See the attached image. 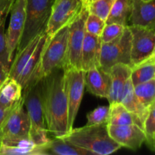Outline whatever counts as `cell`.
I'll return each instance as SVG.
<instances>
[{"label": "cell", "instance_id": "ba28073f", "mask_svg": "<svg viewBox=\"0 0 155 155\" xmlns=\"http://www.w3.org/2000/svg\"><path fill=\"white\" fill-rule=\"evenodd\" d=\"M64 88L68 107V133L74 127L85 89V71L81 69L64 70Z\"/></svg>", "mask_w": 155, "mask_h": 155}, {"label": "cell", "instance_id": "f1b7e54d", "mask_svg": "<svg viewBox=\"0 0 155 155\" xmlns=\"http://www.w3.org/2000/svg\"><path fill=\"white\" fill-rule=\"evenodd\" d=\"M115 1L116 0H96L89 4L87 3L89 13L93 14L106 21Z\"/></svg>", "mask_w": 155, "mask_h": 155}, {"label": "cell", "instance_id": "4dcf8cb0", "mask_svg": "<svg viewBox=\"0 0 155 155\" xmlns=\"http://www.w3.org/2000/svg\"><path fill=\"white\" fill-rule=\"evenodd\" d=\"M144 132L146 136L147 143L155 150V104L149 109L144 122Z\"/></svg>", "mask_w": 155, "mask_h": 155}, {"label": "cell", "instance_id": "3957f363", "mask_svg": "<svg viewBox=\"0 0 155 155\" xmlns=\"http://www.w3.org/2000/svg\"><path fill=\"white\" fill-rule=\"evenodd\" d=\"M24 106L30 119L29 139L38 146H45L50 140L41 95V80L23 90Z\"/></svg>", "mask_w": 155, "mask_h": 155}, {"label": "cell", "instance_id": "cb8c5ba5", "mask_svg": "<svg viewBox=\"0 0 155 155\" xmlns=\"http://www.w3.org/2000/svg\"><path fill=\"white\" fill-rule=\"evenodd\" d=\"M110 115L108 124L137 125L144 130V123L134 114L129 111L121 103L110 105Z\"/></svg>", "mask_w": 155, "mask_h": 155}, {"label": "cell", "instance_id": "7c38bea8", "mask_svg": "<svg viewBox=\"0 0 155 155\" xmlns=\"http://www.w3.org/2000/svg\"><path fill=\"white\" fill-rule=\"evenodd\" d=\"M27 0H15L11 7V18L8 27L5 33L8 51L11 58L16 50L24 28Z\"/></svg>", "mask_w": 155, "mask_h": 155}, {"label": "cell", "instance_id": "d4e9b609", "mask_svg": "<svg viewBox=\"0 0 155 155\" xmlns=\"http://www.w3.org/2000/svg\"><path fill=\"white\" fill-rule=\"evenodd\" d=\"M132 8L133 0H116L106 20V24H118L126 27L128 25Z\"/></svg>", "mask_w": 155, "mask_h": 155}, {"label": "cell", "instance_id": "836d02e7", "mask_svg": "<svg viewBox=\"0 0 155 155\" xmlns=\"http://www.w3.org/2000/svg\"><path fill=\"white\" fill-rule=\"evenodd\" d=\"M14 1L15 0H0V16L5 12H10Z\"/></svg>", "mask_w": 155, "mask_h": 155}, {"label": "cell", "instance_id": "1f68e13d", "mask_svg": "<svg viewBox=\"0 0 155 155\" xmlns=\"http://www.w3.org/2000/svg\"><path fill=\"white\" fill-rule=\"evenodd\" d=\"M106 25L105 21L99 17L89 13L86 21V31L94 36H101Z\"/></svg>", "mask_w": 155, "mask_h": 155}, {"label": "cell", "instance_id": "9c48e42d", "mask_svg": "<svg viewBox=\"0 0 155 155\" xmlns=\"http://www.w3.org/2000/svg\"><path fill=\"white\" fill-rule=\"evenodd\" d=\"M84 0H54L45 33L51 36L69 26L80 14Z\"/></svg>", "mask_w": 155, "mask_h": 155}, {"label": "cell", "instance_id": "9a60e30c", "mask_svg": "<svg viewBox=\"0 0 155 155\" xmlns=\"http://www.w3.org/2000/svg\"><path fill=\"white\" fill-rule=\"evenodd\" d=\"M129 22L130 25L145 27L155 32V0L148 2L133 0Z\"/></svg>", "mask_w": 155, "mask_h": 155}, {"label": "cell", "instance_id": "8992f818", "mask_svg": "<svg viewBox=\"0 0 155 155\" xmlns=\"http://www.w3.org/2000/svg\"><path fill=\"white\" fill-rule=\"evenodd\" d=\"M132 35L128 25L120 37L112 42L101 44L100 68L109 73L110 68L118 64H124L133 68L131 61Z\"/></svg>", "mask_w": 155, "mask_h": 155}, {"label": "cell", "instance_id": "8fae6325", "mask_svg": "<svg viewBox=\"0 0 155 155\" xmlns=\"http://www.w3.org/2000/svg\"><path fill=\"white\" fill-rule=\"evenodd\" d=\"M128 27L132 35L131 61L133 68L152 54L155 47V32L139 26Z\"/></svg>", "mask_w": 155, "mask_h": 155}, {"label": "cell", "instance_id": "ab89813d", "mask_svg": "<svg viewBox=\"0 0 155 155\" xmlns=\"http://www.w3.org/2000/svg\"><path fill=\"white\" fill-rule=\"evenodd\" d=\"M154 78H155V77H154Z\"/></svg>", "mask_w": 155, "mask_h": 155}, {"label": "cell", "instance_id": "83f0119b", "mask_svg": "<svg viewBox=\"0 0 155 155\" xmlns=\"http://www.w3.org/2000/svg\"><path fill=\"white\" fill-rule=\"evenodd\" d=\"M8 13L10 12H5L0 16V64H2L8 71H9L11 64L12 63V59L11 58L8 51L5 31L6 18Z\"/></svg>", "mask_w": 155, "mask_h": 155}, {"label": "cell", "instance_id": "5bb4252c", "mask_svg": "<svg viewBox=\"0 0 155 155\" xmlns=\"http://www.w3.org/2000/svg\"><path fill=\"white\" fill-rule=\"evenodd\" d=\"M101 44L100 36H94L86 32L81 50V70L86 72L92 68H100Z\"/></svg>", "mask_w": 155, "mask_h": 155}, {"label": "cell", "instance_id": "2e32d148", "mask_svg": "<svg viewBox=\"0 0 155 155\" xmlns=\"http://www.w3.org/2000/svg\"><path fill=\"white\" fill-rule=\"evenodd\" d=\"M110 75L101 68L85 72V86L89 92L99 98H107L110 87Z\"/></svg>", "mask_w": 155, "mask_h": 155}, {"label": "cell", "instance_id": "7a4b0ae2", "mask_svg": "<svg viewBox=\"0 0 155 155\" xmlns=\"http://www.w3.org/2000/svg\"><path fill=\"white\" fill-rule=\"evenodd\" d=\"M107 125L108 124H103L73 128L62 138L80 148L90 151L93 155L113 154L122 146L110 137Z\"/></svg>", "mask_w": 155, "mask_h": 155}, {"label": "cell", "instance_id": "e575fe53", "mask_svg": "<svg viewBox=\"0 0 155 155\" xmlns=\"http://www.w3.org/2000/svg\"><path fill=\"white\" fill-rule=\"evenodd\" d=\"M15 107H10V108H5V107H1V106H0V127L2 125V124L4 123L5 120L7 118V117L9 115V114H10L11 112L12 111V110L15 108Z\"/></svg>", "mask_w": 155, "mask_h": 155}, {"label": "cell", "instance_id": "4fadbf2b", "mask_svg": "<svg viewBox=\"0 0 155 155\" xmlns=\"http://www.w3.org/2000/svg\"><path fill=\"white\" fill-rule=\"evenodd\" d=\"M110 137L122 147L137 150L146 141L145 132L137 125H112L108 124Z\"/></svg>", "mask_w": 155, "mask_h": 155}, {"label": "cell", "instance_id": "ac0fdd59", "mask_svg": "<svg viewBox=\"0 0 155 155\" xmlns=\"http://www.w3.org/2000/svg\"><path fill=\"white\" fill-rule=\"evenodd\" d=\"M0 155H46V150L29 138L3 140L0 142Z\"/></svg>", "mask_w": 155, "mask_h": 155}, {"label": "cell", "instance_id": "7402d4cb", "mask_svg": "<svg viewBox=\"0 0 155 155\" xmlns=\"http://www.w3.org/2000/svg\"><path fill=\"white\" fill-rule=\"evenodd\" d=\"M46 154L57 155H89L92 154L90 151L80 148L62 137H54L50 139L45 145ZM93 155V154H92Z\"/></svg>", "mask_w": 155, "mask_h": 155}, {"label": "cell", "instance_id": "d590c367", "mask_svg": "<svg viewBox=\"0 0 155 155\" xmlns=\"http://www.w3.org/2000/svg\"><path fill=\"white\" fill-rule=\"evenodd\" d=\"M8 77V71L5 69L2 64H0V86L2 84L3 82Z\"/></svg>", "mask_w": 155, "mask_h": 155}, {"label": "cell", "instance_id": "277c9868", "mask_svg": "<svg viewBox=\"0 0 155 155\" xmlns=\"http://www.w3.org/2000/svg\"><path fill=\"white\" fill-rule=\"evenodd\" d=\"M69 27H63L48 36L41 56L40 64L32 83H36L58 68H65Z\"/></svg>", "mask_w": 155, "mask_h": 155}, {"label": "cell", "instance_id": "74e56055", "mask_svg": "<svg viewBox=\"0 0 155 155\" xmlns=\"http://www.w3.org/2000/svg\"><path fill=\"white\" fill-rule=\"evenodd\" d=\"M95 1H96V0H85V2H86V3H88V4H89V3L92 2H95Z\"/></svg>", "mask_w": 155, "mask_h": 155}, {"label": "cell", "instance_id": "484cf974", "mask_svg": "<svg viewBox=\"0 0 155 155\" xmlns=\"http://www.w3.org/2000/svg\"><path fill=\"white\" fill-rule=\"evenodd\" d=\"M134 92L139 102L149 110L155 104V78L135 86Z\"/></svg>", "mask_w": 155, "mask_h": 155}, {"label": "cell", "instance_id": "30bf717a", "mask_svg": "<svg viewBox=\"0 0 155 155\" xmlns=\"http://www.w3.org/2000/svg\"><path fill=\"white\" fill-rule=\"evenodd\" d=\"M24 107V98L22 96L18 104L0 127V142L3 140L28 139L30 119Z\"/></svg>", "mask_w": 155, "mask_h": 155}, {"label": "cell", "instance_id": "f546056e", "mask_svg": "<svg viewBox=\"0 0 155 155\" xmlns=\"http://www.w3.org/2000/svg\"><path fill=\"white\" fill-rule=\"evenodd\" d=\"M110 115V106H100L94 109L86 115V125H97V124H108Z\"/></svg>", "mask_w": 155, "mask_h": 155}, {"label": "cell", "instance_id": "d6986e66", "mask_svg": "<svg viewBox=\"0 0 155 155\" xmlns=\"http://www.w3.org/2000/svg\"><path fill=\"white\" fill-rule=\"evenodd\" d=\"M48 37V36L45 32H44L41 35L37 46L35 48L34 51L30 56V59L24 66V69L21 71V74H20L19 77L17 80V82H18L22 87V90L26 89L31 83L33 78H34L35 74H36V71L39 68L41 61V56H42V51H43V48L45 47V43H46Z\"/></svg>", "mask_w": 155, "mask_h": 155}, {"label": "cell", "instance_id": "ffe728a7", "mask_svg": "<svg viewBox=\"0 0 155 155\" xmlns=\"http://www.w3.org/2000/svg\"><path fill=\"white\" fill-rule=\"evenodd\" d=\"M22 92L20 83L8 77L0 86V106L5 108L15 107L22 98Z\"/></svg>", "mask_w": 155, "mask_h": 155}, {"label": "cell", "instance_id": "5b68a950", "mask_svg": "<svg viewBox=\"0 0 155 155\" xmlns=\"http://www.w3.org/2000/svg\"><path fill=\"white\" fill-rule=\"evenodd\" d=\"M54 0H27L24 31L17 47L21 51L36 36L45 32Z\"/></svg>", "mask_w": 155, "mask_h": 155}, {"label": "cell", "instance_id": "4316f807", "mask_svg": "<svg viewBox=\"0 0 155 155\" xmlns=\"http://www.w3.org/2000/svg\"><path fill=\"white\" fill-rule=\"evenodd\" d=\"M155 77V63H142L132 69L130 79L133 86L151 80Z\"/></svg>", "mask_w": 155, "mask_h": 155}, {"label": "cell", "instance_id": "d6a6232c", "mask_svg": "<svg viewBox=\"0 0 155 155\" xmlns=\"http://www.w3.org/2000/svg\"><path fill=\"white\" fill-rule=\"evenodd\" d=\"M126 27L118 24H106L102 33L100 36L101 42L103 43H107L117 39L123 34Z\"/></svg>", "mask_w": 155, "mask_h": 155}, {"label": "cell", "instance_id": "52a82bcc", "mask_svg": "<svg viewBox=\"0 0 155 155\" xmlns=\"http://www.w3.org/2000/svg\"><path fill=\"white\" fill-rule=\"evenodd\" d=\"M87 3L85 2L80 14L74 21L70 24L68 40V51H67L65 69L76 68L81 69L80 58L83 40L86 36V21L89 15Z\"/></svg>", "mask_w": 155, "mask_h": 155}, {"label": "cell", "instance_id": "44dd1931", "mask_svg": "<svg viewBox=\"0 0 155 155\" xmlns=\"http://www.w3.org/2000/svg\"><path fill=\"white\" fill-rule=\"evenodd\" d=\"M120 103L131 113L140 118L142 122H145V120L148 115L149 110L143 107L142 104L139 102L137 97L136 96L134 92V86L130 78L127 80L123 91L122 97H121Z\"/></svg>", "mask_w": 155, "mask_h": 155}, {"label": "cell", "instance_id": "f35d334b", "mask_svg": "<svg viewBox=\"0 0 155 155\" xmlns=\"http://www.w3.org/2000/svg\"><path fill=\"white\" fill-rule=\"evenodd\" d=\"M142 2H151L152 1V0H142Z\"/></svg>", "mask_w": 155, "mask_h": 155}, {"label": "cell", "instance_id": "6da1fadb", "mask_svg": "<svg viewBox=\"0 0 155 155\" xmlns=\"http://www.w3.org/2000/svg\"><path fill=\"white\" fill-rule=\"evenodd\" d=\"M41 95L48 133L54 137L68 133V107L64 69L58 68L41 80Z\"/></svg>", "mask_w": 155, "mask_h": 155}, {"label": "cell", "instance_id": "603a6c76", "mask_svg": "<svg viewBox=\"0 0 155 155\" xmlns=\"http://www.w3.org/2000/svg\"><path fill=\"white\" fill-rule=\"evenodd\" d=\"M42 34L36 36L21 51L16 53L15 60L12 61L10 67V69H9L8 77L14 79L16 81L18 80L21 71H23L24 66L27 63L28 60L30 59V56L32 55L33 52L34 51L35 48L37 46L38 42H39V39H40L41 35Z\"/></svg>", "mask_w": 155, "mask_h": 155}, {"label": "cell", "instance_id": "e0dca14e", "mask_svg": "<svg viewBox=\"0 0 155 155\" xmlns=\"http://www.w3.org/2000/svg\"><path fill=\"white\" fill-rule=\"evenodd\" d=\"M132 68L124 64H118L110 68V87L107 100L110 105L120 103L123 91L127 80L130 77Z\"/></svg>", "mask_w": 155, "mask_h": 155}, {"label": "cell", "instance_id": "8d00e7d4", "mask_svg": "<svg viewBox=\"0 0 155 155\" xmlns=\"http://www.w3.org/2000/svg\"><path fill=\"white\" fill-rule=\"evenodd\" d=\"M142 63H155V47H154V51H153V53H152V54L151 55V57L148 58L147 60H145V61L142 62Z\"/></svg>", "mask_w": 155, "mask_h": 155}]
</instances>
